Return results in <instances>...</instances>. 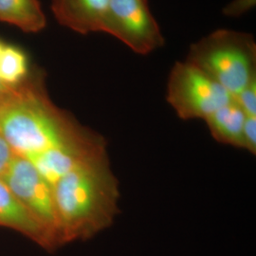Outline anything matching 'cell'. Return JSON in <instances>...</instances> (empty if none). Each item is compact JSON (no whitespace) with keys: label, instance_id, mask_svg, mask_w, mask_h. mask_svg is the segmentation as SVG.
Returning <instances> with one entry per match:
<instances>
[{"label":"cell","instance_id":"obj_1","mask_svg":"<svg viewBox=\"0 0 256 256\" xmlns=\"http://www.w3.org/2000/svg\"><path fill=\"white\" fill-rule=\"evenodd\" d=\"M54 194L62 245L108 229L119 214L120 196L108 153L66 174L54 186Z\"/></svg>","mask_w":256,"mask_h":256},{"label":"cell","instance_id":"obj_2","mask_svg":"<svg viewBox=\"0 0 256 256\" xmlns=\"http://www.w3.org/2000/svg\"><path fill=\"white\" fill-rule=\"evenodd\" d=\"M0 134L20 156L68 146L95 135L50 101L40 82L12 86L0 101Z\"/></svg>","mask_w":256,"mask_h":256},{"label":"cell","instance_id":"obj_3","mask_svg":"<svg viewBox=\"0 0 256 256\" xmlns=\"http://www.w3.org/2000/svg\"><path fill=\"white\" fill-rule=\"evenodd\" d=\"M196 64L234 98L256 78V43L252 34L218 30L190 46Z\"/></svg>","mask_w":256,"mask_h":256},{"label":"cell","instance_id":"obj_4","mask_svg":"<svg viewBox=\"0 0 256 256\" xmlns=\"http://www.w3.org/2000/svg\"><path fill=\"white\" fill-rule=\"evenodd\" d=\"M234 98L202 68L188 61L176 62L167 82L166 100L182 120H206Z\"/></svg>","mask_w":256,"mask_h":256},{"label":"cell","instance_id":"obj_5","mask_svg":"<svg viewBox=\"0 0 256 256\" xmlns=\"http://www.w3.org/2000/svg\"><path fill=\"white\" fill-rule=\"evenodd\" d=\"M102 32L119 39L138 54H149L164 45L148 0H110Z\"/></svg>","mask_w":256,"mask_h":256},{"label":"cell","instance_id":"obj_6","mask_svg":"<svg viewBox=\"0 0 256 256\" xmlns=\"http://www.w3.org/2000/svg\"><path fill=\"white\" fill-rule=\"evenodd\" d=\"M1 180L46 230L55 248L62 246L54 187L40 176L34 165L27 158L14 155Z\"/></svg>","mask_w":256,"mask_h":256},{"label":"cell","instance_id":"obj_7","mask_svg":"<svg viewBox=\"0 0 256 256\" xmlns=\"http://www.w3.org/2000/svg\"><path fill=\"white\" fill-rule=\"evenodd\" d=\"M108 152L106 142L98 134L68 146L50 149L23 156L52 187L66 174L92 158Z\"/></svg>","mask_w":256,"mask_h":256},{"label":"cell","instance_id":"obj_8","mask_svg":"<svg viewBox=\"0 0 256 256\" xmlns=\"http://www.w3.org/2000/svg\"><path fill=\"white\" fill-rule=\"evenodd\" d=\"M110 0H52V10L64 27L88 34L102 32Z\"/></svg>","mask_w":256,"mask_h":256},{"label":"cell","instance_id":"obj_9","mask_svg":"<svg viewBox=\"0 0 256 256\" xmlns=\"http://www.w3.org/2000/svg\"><path fill=\"white\" fill-rule=\"evenodd\" d=\"M0 226L16 230L48 250H55L46 230L0 180Z\"/></svg>","mask_w":256,"mask_h":256},{"label":"cell","instance_id":"obj_10","mask_svg":"<svg viewBox=\"0 0 256 256\" xmlns=\"http://www.w3.org/2000/svg\"><path fill=\"white\" fill-rule=\"evenodd\" d=\"M246 117L238 102L232 99L204 120L216 140L223 144L244 149L243 129Z\"/></svg>","mask_w":256,"mask_h":256},{"label":"cell","instance_id":"obj_11","mask_svg":"<svg viewBox=\"0 0 256 256\" xmlns=\"http://www.w3.org/2000/svg\"><path fill=\"white\" fill-rule=\"evenodd\" d=\"M0 22L26 32H39L46 25L39 0H0Z\"/></svg>","mask_w":256,"mask_h":256},{"label":"cell","instance_id":"obj_12","mask_svg":"<svg viewBox=\"0 0 256 256\" xmlns=\"http://www.w3.org/2000/svg\"><path fill=\"white\" fill-rule=\"evenodd\" d=\"M28 74L26 54L16 46L4 44L0 54V80L12 88L26 81Z\"/></svg>","mask_w":256,"mask_h":256},{"label":"cell","instance_id":"obj_13","mask_svg":"<svg viewBox=\"0 0 256 256\" xmlns=\"http://www.w3.org/2000/svg\"><path fill=\"white\" fill-rule=\"evenodd\" d=\"M234 99L247 117H256V78Z\"/></svg>","mask_w":256,"mask_h":256},{"label":"cell","instance_id":"obj_14","mask_svg":"<svg viewBox=\"0 0 256 256\" xmlns=\"http://www.w3.org/2000/svg\"><path fill=\"white\" fill-rule=\"evenodd\" d=\"M244 149L256 155V117H246L243 129Z\"/></svg>","mask_w":256,"mask_h":256},{"label":"cell","instance_id":"obj_15","mask_svg":"<svg viewBox=\"0 0 256 256\" xmlns=\"http://www.w3.org/2000/svg\"><path fill=\"white\" fill-rule=\"evenodd\" d=\"M14 155L8 142L0 134V180L7 172Z\"/></svg>","mask_w":256,"mask_h":256},{"label":"cell","instance_id":"obj_16","mask_svg":"<svg viewBox=\"0 0 256 256\" xmlns=\"http://www.w3.org/2000/svg\"><path fill=\"white\" fill-rule=\"evenodd\" d=\"M12 88V86H9L7 84H5L4 82L0 80V101L3 99V97L9 92L10 90Z\"/></svg>","mask_w":256,"mask_h":256},{"label":"cell","instance_id":"obj_17","mask_svg":"<svg viewBox=\"0 0 256 256\" xmlns=\"http://www.w3.org/2000/svg\"><path fill=\"white\" fill-rule=\"evenodd\" d=\"M3 46H4V44L0 41V54H1V52H2V48H3Z\"/></svg>","mask_w":256,"mask_h":256}]
</instances>
